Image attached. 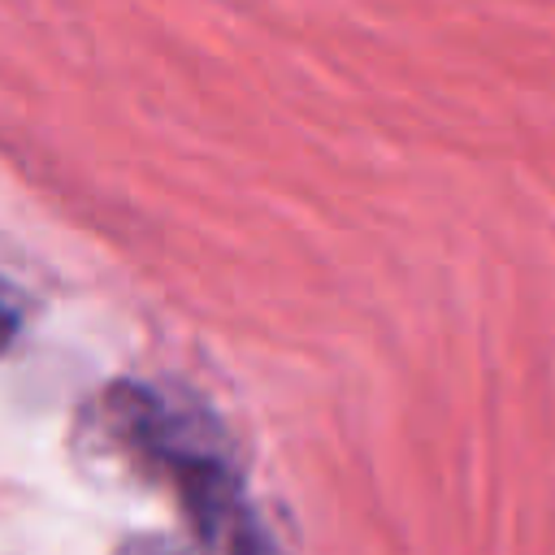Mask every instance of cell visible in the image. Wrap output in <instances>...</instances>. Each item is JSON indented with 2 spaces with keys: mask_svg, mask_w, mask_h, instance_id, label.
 Returning a JSON list of instances; mask_svg holds the SVG:
<instances>
[{
  "mask_svg": "<svg viewBox=\"0 0 555 555\" xmlns=\"http://www.w3.org/2000/svg\"><path fill=\"white\" fill-rule=\"evenodd\" d=\"M121 555H186L178 542H169V538H139V542H130Z\"/></svg>",
  "mask_w": 555,
  "mask_h": 555,
  "instance_id": "cell-1",
  "label": "cell"
},
{
  "mask_svg": "<svg viewBox=\"0 0 555 555\" xmlns=\"http://www.w3.org/2000/svg\"><path fill=\"white\" fill-rule=\"evenodd\" d=\"M13 330H17V304H13L9 286H0V351H4V343L13 338Z\"/></svg>",
  "mask_w": 555,
  "mask_h": 555,
  "instance_id": "cell-2",
  "label": "cell"
}]
</instances>
